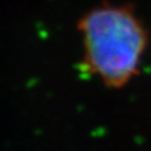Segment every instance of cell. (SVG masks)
<instances>
[{
  "mask_svg": "<svg viewBox=\"0 0 151 151\" xmlns=\"http://www.w3.org/2000/svg\"><path fill=\"white\" fill-rule=\"evenodd\" d=\"M86 69L106 86H125L138 73L149 42L147 30L131 6L104 4L78 24Z\"/></svg>",
  "mask_w": 151,
  "mask_h": 151,
  "instance_id": "cell-1",
  "label": "cell"
}]
</instances>
